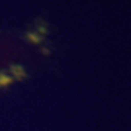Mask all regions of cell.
<instances>
[{
  "label": "cell",
  "mask_w": 131,
  "mask_h": 131,
  "mask_svg": "<svg viewBox=\"0 0 131 131\" xmlns=\"http://www.w3.org/2000/svg\"><path fill=\"white\" fill-rule=\"evenodd\" d=\"M27 38H28V40H31V42L34 44H38V43H40V40H42V38H40L36 33H28Z\"/></svg>",
  "instance_id": "cell-3"
},
{
  "label": "cell",
  "mask_w": 131,
  "mask_h": 131,
  "mask_svg": "<svg viewBox=\"0 0 131 131\" xmlns=\"http://www.w3.org/2000/svg\"><path fill=\"white\" fill-rule=\"evenodd\" d=\"M11 82H12V78L10 75L0 72V88L8 86L9 84H11Z\"/></svg>",
  "instance_id": "cell-2"
},
{
  "label": "cell",
  "mask_w": 131,
  "mask_h": 131,
  "mask_svg": "<svg viewBox=\"0 0 131 131\" xmlns=\"http://www.w3.org/2000/svg\"><path fill=\"white\" fill-rule=\"evenodd\" d=\"M11 71L13 73V75L16 77V79L21 80L23 78H25V71L21 66H12L11 67Z\"/></svg>",
  "instance_id": "cell-1"
}]
</instances>
